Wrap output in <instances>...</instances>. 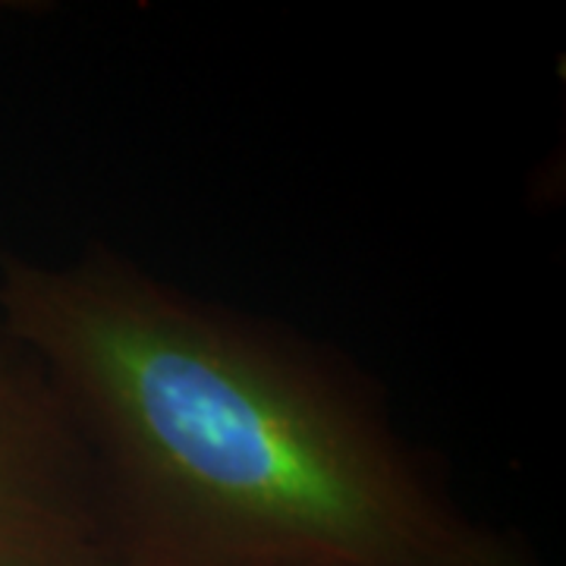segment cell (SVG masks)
Returning <instances> with one entry per match:
<instances>
[{
    "mask_svg": "<svg viewBox=\"0 0 566 566\" xmlns=\"http://www.w3.org/2000/svg\"><path fill=\"white\" fill-rule=\"evenodd\" d=\"M0 331L76 424L120 566H538L457 501L371 375L277 318L95 245L0 255Z\"/></svg>",
    "mask_w": 566,
    "mask_h": 566,
    "instance_id": "cell-1",
    "label": "cell"
},
{
    "mask_svg": "<svg viewBox=\"0 0 566 566\" xmlns=\"http://www.w3.org/2000/svg\"><path fill=\"white\" fill-rule=\"evenodd\" d=\"M0 566H120L80 431L41 365L3 331Z\"/></svg>",
    "mask_w": 566,
    "mask_h": 566,
    "instance_id": "cell-2",
    "label": "cell"
},
{
    "mask_svg": "<svg viewBox=\"0 0 566 566\" xmlns=\"http://www.w3.org/2000/svg\"><path fill=\"white\" fill-rule=\"evenodd\" d=\"M277 566H353V564H340V560H293V564H277Z\"/></svg>",
    "mask_w": 566,
    "mask_h": 566,
    "instance_id": "cell-3",
    "label": "cell"
}]
</instances>
